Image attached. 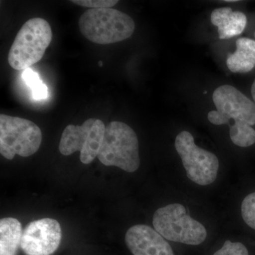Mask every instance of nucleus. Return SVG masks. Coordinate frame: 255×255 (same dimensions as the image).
<instances>
[{"mask_svg":"<svg viewBox=\"0 0 255 255\" xmlns=\"http://www.w3.org/2000/svg\"><path fill=\"white\" fill-rule=\"evenodd\" d=\"M211 20L218 27L220 39H228L241 34L247 25L246 14L241 11H233L230 7L214 10Z\"/></svg>","mask_w":255,"mask_h":255,"instance_id":"9b49d317","label":"nucleus"},{"mask_svg":"<svg viewBox=\"0 0 255 255\" xmlns=\"http://www.w3.org/2000/svg\"><path fill=\"white\" fill-rule=\"evenodd\" d=\"M251 93L255 104V80H254V82H253V85H252Z\"/></svg>","mask_w":255,"mask_h":255,"instance_id":"6ab92c4d","label":"nucleus"},{"mask_svg":"<svg viewBox=\"0 0 255 255\" xmlns=\"http://www.w3.org/2000/svg\"><path fill=\"white\" fill-rule=\"evenodd\" d=\"M216 111H211L208 119L214 125L234 124L230 127V137L235 145L249 147L255 143V104L236 87L222 85L213 94Z\"/></svg>","mask_w":255,"mask_h":255,"instance_id":"f257e3e1","label":"nucleus"},{"mask_svg":"<svg viewBox=\"0 0 255 255\" xmlns=\"http://www.w3.org/2000/svg\"><path fill=\"white\" fill-rule=\"evenodd\" d=\"M22 78L24 80L25 83L31 89L37 86L38 84L42 82L39 78L38 74L33 71L31 68H27L23 71Z\"/></svg>","mask_w":255,"mask_h":255,"instance_id":"f3484780","label":"nucleus"},{"mask_svg":"<svg viewBox=\"0 0 255 255\" xmlns=\"http://www.w3.org/2000/svg\"><path fill=\"white\" fill-rule=\"evenodd\" d=\"M152 225L164 239L189 246H199L207 237L204 225L187 214L180 204H172L155 211Z\"/></svg>","mask_w":255,"mask_h":255,"instance_id":"39448f33","label":"nucleus"},{"mask_svg":"<svg viewBox=\"0 0 255 255\" xmlns=\"http://www.w3.org/2000/svg\"><path fill=\"white\" fill-rule=\"evenodd\" d=\"M227 66L232 73H246L255 68V41L241 38L236 41V50L229 53Z\"/></svg>","mask_w":255,"mask_h":255,"instance_id":"f8f14e48","label":"nucleus"},{"mask_svg":"<svg viewBox=\"0 0 255 255\" xmlns=\"http://www.w3.org/2000/svg\"><path fill=\"white\" fill-rule=\"evenodd\" d=\"M126 244L133 255H174L170 245L153 228L135 225L128 230Z\"/></svg>","mask_w":255,"mask_h":255,"instance_id":"9d476101","label":"nucleus"},{"mask_svg":"<svg viewBox=\"0 0 255 255\" xmlns=\"http://www.w3.org/2000/svg\"><path fill=\"white\" fill-rule=\"evenodd\" d=\"M105 129L102 121L94 118L87 119L82 126L68 125L60 138V153L68 156L80 151L82 163H91L99 155Z\"/></svg>","mask_w":255,"mask_h":255,"instance_id":"6e6552de","label":"nucleus"},{"mask_svg":"<svg viewBox=\"0 0 255 255\" xmlns=\"http://www.w3.org/2000/svg\"><path fill=\"white\" fill-rule=\"evenodd\" d=\"M61 238L58 221L49 218L36 220L23 230L21 248L26 255H51L59 247Z\"/></svg>","mask_w":255,"mask_h":255,"instance_id":"1a4fd4ad","label":"nucleus"},{"mask_svg":"<svg viewBox=\"0 0 255 255\" xmlns=\"http://www.w3.org/2000/svg\"><path fill=\"white\" fill-rule=\"evenodd\" d=\"M214 255H249V252L243 243L227 241Z\"/></svg>","mask_w":255,"mask_h":255,"instance_id":"2eb2a0df","label":"nucleus"},{"mask_svg":"<svg viewBox=\"0 0 255 255\" xmlns=\"http://www.w3.org/2000/svg\"><path fill=\"white\" fill-rule=\"evenodd\" d=\"M53 38L51 27L46 20H28L15 37L8 54V62L14 70L30 68L44 55Z\"/></svg>","mask_w":255,"mask_h":255,"instance_id":"20e7f679","label":"nucleus"},{"mask_svg":"<svg viewBox=\"0 0 255 255\" xmlns=\"http://www.w3.org/2000/svg\"><path fill=\"white\" fill-rule=\"evenodd\" d=\"M99 65H100V67H102V61L99 62Z\"/></svg>","mask_w":255,"mask_h":255,"instance_id":"412c9836","label":"nucleus"},{"mask_svg":"<svg viewBox=\"0 0 255 255\" xmlns=\"http://www.w3.org/2000/svg\"></svg>","mask_w":255,"mask_h":255,"instance_id":"4be33fe9","label":"nucleus"},{"mask_svg":"<svg viewBox=\"0 0 255 255\" xmlns=\"http://www.w3.org/2000/svg\"><path fill=\"white\" fill-rule=\"evenodd\" d=\"M32 97L36 101L46 100L48 97V87L43 82L31 89Z\"/></svg>","mask_w":255,"mask_h":255,"instance_id":"a211bd4d","label":"nucleus"},{"mask_svg":"<svg viewBox=\"0 0 255 255\" xmlns=\"http://www.w3.org/2000/svg\"><path fill=\"white\" fill-rule=\"evenodd\" d=\"M174 145L190 180L202 186L215 182L219 169L216 155L196 145L191 132L186 130L178 134Z\"/></svg>","mask_w":255,"mask_h":255,"instance_id":"0eeeda50","label":"nucleus"},{"mask_svg":"<svg viewBox=\"0 0 255 255\" xmlns=\"http://www.w3.org/2000/svg\"><path fill=\"white\" fill-rule=\"evenodd\" d=\"M78 24L87 39L100 45L124 41L132 36L135 27L129 15L112 8L87 9Z\"/></svg>","mask_w":255,"mask_h":255,"instance_id":"f03ea898","label":"nucleus"},{"mask_svg":"<svg viewBox=\"0 0 255 255\" xmlns=\"http://www.w3.org/2000/svg\"><path fill=\"white\" fill-rule=\"evenodd\" d=\"M72 3L80 6H85L90 9H103L112 8L115 6L119 1L117 0H72Z\"/></svg>","mask_w":255,"mask_h":255,"instance_id":"dca6fc26","label":"nucleus"},{"mask_svg":"<svg viewBox=\"0 0 255 255\" xmlns=\"http://www.w3.org/2000/svg\"><path fill=\"white\" fill-rule=\"evenodd\" d=\"M97 157L106 166H115L130 173L135 172L140 164L136 133L124 122H111L106 127Z\"/></svg>","mask_w":255,"mask_h":255,"instance_id":"7ed1b4c3","label":"nucleus"},{"mask_svg":"<svg viewBox=\"0 0 255 255\" xmlns=\"http://www.w3.org/2000/svg\"><path fill=\"white\" fill-rule=\"evenodd\" d=\"M42 142L40 128L19 117L0 115V153L11 160L18 155L29 157L36 153Z\"/></svg>","mask_w":255,"mask_h":255,"instance_id":"423d86ee","label":"nucleus"},{"mask_svg":"<svg viewBox=\"0 0 255 255\" xmlns=\"http://www.w3.org/2000/svg\"><path fill=\"white\" fill-rule=\"evenodd\" d=\"M241 213L246 224L255 231V192L245 198L242 202Z\"/></svg>","mask_w":255,"mask_h":255,"instance_id":"4468645a","label":"nucleus"},{"mask_svg":"<svg viewBox=\"0 0 255 255\" xmlns=\"http://www.w3.org/2000/svg\"><path fill=\"white\" fill-rule=\"evenodd\" d=\"M21 224L14 218H4L0 221V255H16L21 246Z\"/></svg>","mask_w":255,"mask_h":255,"instance_id":"ddd939ff","label":"nucleus"},{"mask_svg":"<svg viewBox=\"0 0 255 255\" xmlns=\"http://www.w3.org/2000/svg\"><path fill=\"white\" fill-rule=\"evenodd\" d=\"M226 2H236V1H237V0H226Z\"/></svg>","mask_w":255,"mask_h":255,"instance_id":"aec40b11","label":"nucleus"}]
</instances>
